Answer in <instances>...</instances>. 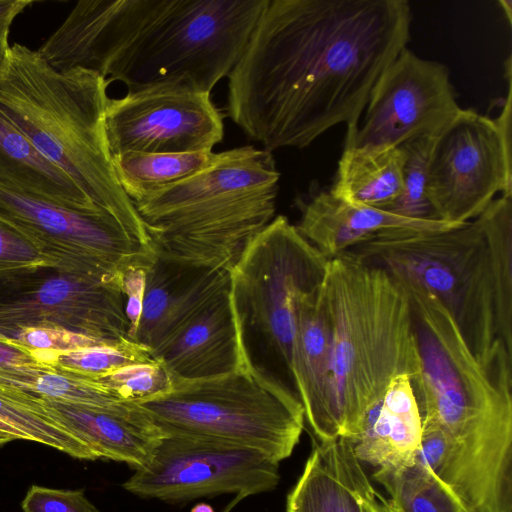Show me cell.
Here are the masks:
<instances>
[{
	"label": "cell",
	"mask_w": 512,
	"mask_h": 512,
	"mask_svg": "<svg viewBox=\"0 0 512 512\" xmlns=\"http://www.w3.org/2000/svg\"><path fill=\"white\" fill-rule=\"evenodd\" d=\"M217 154L126 152L112 156V161L122 189L134 204L204 170L216 160Z\"/></svg>",
	"instance_id": "cell-26"
},
{
	"label": "cell",
	"mask_w": 512,
	"mask_h": 512,
	"mask_svg": "<svg viewBox=\"0 0 512 512\" xmlns=\"http://www.w3.org/2000/svg\"><path fill=\"white\" fill-rule=\"evenodd\" d=\"M0 421L15 429L23 440L47 445L73 458L97 459L86 444L47 416L28 393L0 387Z\"/></svg>",
	"instance_id": "cell-29"
},
{
	"label": "cell",
	"mask_w": 512,
	"mask_h": 512,
	"mask_svg": "<svg viewBox=\"0 0 512 512\" xmlns=\"http://www.w3.org/2000/svg\"><path fill=\"white\" fill-rule=\"evenodd\" d=\"M279 462L216 439L164 432L150 462L123 483L141 498L170 503L235 494V502L274 489Z\"/></svg>",
	"instance_id": "cell-13"
},
{
	"label": "cell",
	"mask_w": 512,
	"mask_h": 512,
	"mask_svg": "<svg viewBox=\"0 0 512 512\" xmlns=\"http://www.w3.org/2000/svg\"><path fill=\"white\" fill-rule=\"evenodd\" d=\"M147 270L131 268L121 279V289L125 300V315L128 321V339L135 338L140 322L146 287Z\"/></svg>",
	"instance_id": "cell-35"
},
{
	"label": "cell",
	"mask_w": 512,
	"mask_h": 512,
	"mask_svg": "<svg viewBox=\"0 0 512 512\" xmlns=\"http://www.w3.org/2000/svg\"><path fill=\"white\" fill-rule=\"evenodd\" d=\"M109 84L90 70H56L37 50L15 43L0 76V111L99 208L147 233L108 147Z\"/></svg>",
	"instance_id": "cell-4"
},
{
	"label": "cell",
	"mask_w": 512,
	"mask_h": 512,
	"mask_svg": "<svg viewBox=\"0 0 512 512\" xmlns=\"http://www.w3.org/2000/svg\"><path fill=\"white\" fill-rule=\"evenodd\" d=\"M10 27H0V76L5 71L10 56V46L8 43Z\"/></svg>",
	"instance_id": "cell-38"
},
{
	"label": "cell",
	"mask_w": 512,
	"mask_h": 512,
	"mask_svg": "<svg viewBox=\"0 0 512 512\" xmlns=\"http://www.w3.org/2000/svg\"><path fill=\"white\" fill-rule=\"evenodd\" d=\"M33 3L31 0H0V27H10L14 18Z\"/></svg>",
	"instance_id": "cell-37"
},
{
	"label": "cell",
	"mask_w": 512,
	"mask_h": 512,
	"mask_svg": "<svg viewBox=\"0 0 512 512\" xmlns=\"http://www.w3.org/2000/svg\"><path fill=\"white\" fill-rule=\"evenodd\" d=\"M268 0H156L106 79L127 92L167 85L211 93L239 61Z\"/></svg>",
	"instance_id": "cell-6"
},
{
	"label": "cell",
	"mask_w": 512,
	"mask_h": 512,
	"mask_svg": "<svg viewBox=\"0 0 512 512\" xmlns=\"http://www.w3.org/2000/svg\"><path fill=\"white\" fill-rule=\"evenodd\" d=\"M321 287L298 303L291 376L305 421L317 441H327L335 436L330 409L331 337Z\"/></svg>",
	"instance_id": "cell-22"
},
{
	"label": "cell",
	"mask_w": 512,
	"mask_h": 512,
	"mask_svg": "<svg viewBox=\"0 0 512 512\" xmlns=\"http://www.w3.org/2000/svg\"><path fill=\"white\" fill-rule=\"evenodd\" d=\"M156 0H81L39 47L54 69L82 68L106 78L110 64L135 34Z\"/></svg>",
	"instance_id": "cell-16"
},
{
	"label": "cell",
	"mask_w": 512,
	"mask_h": 512,
	"mask_svg": "<svg viewBox=\"0 0 512 512\" xmlns=\"http://www.w3.org/2000/svg\"><path fill=\"white\" fill-rule=\"evenodd\" d=\"M153 358L165 366L172 378L181 380L214 378L247 365L230 287L219 293Z\"/></svg>",
	"instance_id": "cell-20"
},
{
	"label": "cell",
	"mask_w": 512,
	"mask_h": 512,
	"mask_svg": "<svg viewBox=\"0 0 512 512\" xmlns=\"http://www.w3.org/2000/svg\"><path fill=\"white\" fill-rule=\"evenodd\" d=\"M421 438L422 422L410 377L399 375L349 440L360 462L381 467L413 460Z\"/></svg>",
	"instance_id": "cell-23"
},
{
	"label": "cell",
	"mask_w": 512,
	"mask_h": 512,
	"mask_svg": "<svg viewBox=\"0 0 512 512\" xmlns=\"http://www.w3.org/2000/svg\"><path fill=\"white\" fill-rule=\"evenodd\" d=\"M300 234L328 259L374 235L390 230L443 231L461 224L435 219H411L340 199L329 191H312L298 198Z\"/></svg>",
	"instance_id": "cell-21"
},
{
	"label": "cell",
	"mask_w": 512,
	"mask_h": 512,
	"mask_svg": "<svg viewBox=\"0 0 512 512\" xmlns=\"http://www.w3.org/2000/svg\"><path fill=\"white\" fill-rule=\"evenodd\" d=\"M30 396L47 416L86 444L97 459L122 462L134 470L142 468L164 436L137 403L94 406Z\"/></svg>",
	"instance_id": "cell-17"
},
{
	"label": "cell",
	"mask_w": 512,
	"mask_h": 512,
	"mask_svg": "<svg viewBox=\"0 0 512 512\" xmlns=\"http://www.w3.org/2000/svg\"><path fill=\"white\" fill-rule=\"evenodd\" d=\"M405 153L397 147H344L335 181L334 196L384 210L401 194Z\"/></svg>",
	"instance_id": "cell-25"
},
{
	"label": "cell",
	"mask_w": 512,
	"mask_h": 512,
	"mask_svg": "<svg viewBox=\"0 0 512 512\" xmlns=\"http://www.w3.org/2000/svg\"><path fill=\"white\" fill-rule=\"evenodd\" d=\"M37 266H57L30 237L0 218V272Z\"/></svg>",
	"instance_id": "cell-33"
},
{
	"label": "cell",
	"mask_w": 512,
	"mask_h": 512,
	"mask_svg": "<svg viewBox=\"0 0 512 512\" xmlns=\"http://www.w3.org/2000/svg\"><path fill=\"white\" fill-rule=\"evenodd\" d=\"M434 140V136H420L400 145L405 153L403 188L385 211L411 219H435L427 197L428 166Z\"/></svg>",
	"instance_id": "cell-31"
},
{
	"label": "cell",
	"mask_w": 512,
	"mask_h": 512,
	"mask_svg": "<svg viewBox=\"0 0 512 512\" xmlns=\"http://www.w3.org/2000/svg\"><path fill=\"white\" fill-rule=\"evenodd\" d=\"M105 132L112 156L213 151L224 137V115L209 93L159 85L109 99Z\"/></svg>",
	"instance_id": "cell-14"
},
{
	"label": "cell",
	"mask_w": 512,
	"mask_h": 512,
	"mask_svg": "<svg viewBox=\"0 0 512 512\" xmlns=\"http://www.w3.org/2000/svg\"><path fill=\"white\" fill-rule=\"evenodd\" d=\"M229 287V269L199 268L156 256L147 270L143 309L134 341L146 347L153 357Z\"/></svg>",
	"instance_id": "cell-18"
},
{
	"label": "cell",
	"mask_w": 512,
	"mask_h": 512,
	"mask_svg": "<svg viewBox=\"0 0 512 512\" xmlns=\"http://www.w3.org/2000/svg\"><path fill=\"white\" fill-rule=\"evenodd\" d=\"M350 251L434 294L476 355L488 353L498 340L512 353V312L500 298L477 218L443 231L380 232Z\"/></svg>",
	"instance_id": "cell-7"
},
{
	"label": "cell",
	"mask_w": 512,
	"mask_h": 512,
	"mask_svg": "<svg viewBox=\"0 0 512 512\" xmlns=\"http://www.w3.org/2000/svg\"><path fill=\"white\" fill-rule=\"evenodd\" d=\"M497 193L512 196L511 117L461 109L435 137L430 155L427 197L434 218L469 222Z\"/></svg>",
	"instance_id": "cell-12"
},
{
	"label": "cell",
	"mask_w": 512,
	"mask_h": 512,
	"mask_svg": "<svg viewBox=\"0 0 512 512\" xmlns=\"http://www.w3.org/2000/svg\"><path fill=\"white\" fill-rule=\"evenodd\" d=\"M23 512H100L83 489L32 485L21 502Z\"/></svg>",
	"instance_id": "cell-34"
},
{
	"label": "cell",
	"mask_w": 512,
	"mask_h": 512,
	"mask_svg": "<svg viewBox=\"0 0 512 512\" xmlns=\"http://www.w3.org/2000/svg\"><path fill=\"white\" fill-rule=\"evenodd\" d=\"M41 365L34 352L18 345L0 342V367Z\"/></svg>",
	"instance_id": "cell-36"
},
{
	"label": "cell",
	"mask_w": 512,
	"mask_h": 512,
	"mask_svg": "<svg viewBox=\"0 0 512 512\" xmlns=\"http://www.w3.org/2000/svg\"><path fill=\"white\" fill-rule=\"evenodd\" d=\"M499 4L501 5L506 18L511 25L512 23V1L511 0H500Z\"/></svg>",
	"instance_id": "cell-39"
},
{
	"label": "cell",
	"mask_w": 512,
	"mask_h": 512,
	"mask_svg": "<svg viewBox=\"0 0 512 512\" xmlns=\"http://www.w3.org/2000/svg\"><path fill=\"white\" fill-rule=\"evenodd\" d=\"M234 506L233 503H231L230 507L228 508V510L224 511V512H229V510Z\"/></svg>",
	"instance_id": "cell-43"
},
{
	"label": "cell",
	"mask_w": 512,
	"mask_h": 512,
	"mask_svg": "<svg viewBox=\"0 0 512 512\" xmlns=\"http://www.w3.org/2000/svg\"><path fill=\"white\" fill-rule=\"evenodd\" d=\"M321 298L331 337L335 438L353 437L395 377L414 383L420 359L409 297L384 268L352 251L329 259Z\"/></svg>",
	"instance_id": "cell-3"
},
{
	"label": "cell",
	"mask_w": 512,
	"mask_h": 512,
	"mask_svg": "<svg viewBox=\"0 0 512 512\" xmlns=\"http://www.w3.org/2000/svg\"><path fill=\"white\" fill-rule=\"evenodd\" d=\"M191 512H214L213 508L206 503H198L191 509Z\"/></svg>",
	"instance_id": "cell-41"
},
{
	"label": "cell",
	"mask_w": 512,
	"mask_h": 512,
	"mask_svg": "<svg viewBox=\"0 0 512 512\" xmlns=\"http://www.w3.org/2000/svg\"><path fill=\"white\" fill-rule=\"evenodd\" d=\"M393 277L412 308L422 427L439 429L446 442L434 475L471 512H512V353L498 340L476 355L434 294Z\"/></svg>",
	"instance_id": "cell-2"
},
{
	"label": "cell",
	"mask_w": 512,
	"mask_h": 512,
	"mask_svg": "<svg viewBox=\"0 0 512 512\" xmlns=\"http://www.w3.org/2000/svg\"><path fill=\"white\" fill-rule=\"evenodd\" d=\"M27 328H61L102 343L128 339L121 286L58 266L0 272V342L11 344Z\"/></svg>",
	"instance_id": "cell-11"
},
{
	"label": "cell",
	"mask_w": 512,
	"mask_h": 512,
	"mask_svg": "<svg viewBox=\"0 0 512 512\" xmlns=\"http://www.w3.org/2000/svg\"><path fill=\"white\" fill-rule=\"evenodd\" d=\"M137 404L163 432L248 447L279 463L292 454L305 423L296 394L248 365L214 378H172L167 393Z\"/></svg>",
	"instance_id": "cell-9"
},
{
	"label": "cell",
	"mask_w": 512,
	"mask_h": 512,
	"mask_svg": "<svg viewBox=\"0 0 512 512\" xmlns=\"http://www.w3.org/2000/svg\"><path fill=\"white\" fill-rule=\"evenodd\" d=\"M410 26L406 0H268L228 76V115L271 153L339 124L345 145Z\"/></svg>",
	"instance_id": "cell-1"
},
{
	"label": "cell",
	"mask_w": 512,
	"mask_h": 512,
	"mask_svg": "<svg viewBox=\"0 0 512 512\" xmlns=\"http://www.w3.org/2000/svg\"><path fill=\"white\" fill-rule=\"evenodd\" d=\"M373 478L400 512H471L462 501L415 458L378 467Z\"/></svg>",
	"instance_id": "cell-27"
},
{
	"label": "cell",
	"mask_w": 512,
	"mask_h": 512,
	"mask_svg": "<svg viewBox=\"0 0 512 512\" xmlns=\"http://www.w3.org/2000/svg\"><path fill=\"white\" fill-rule=\"evenodd\" d=\"M12 440L13 437L10 434L0 431V449Z\"/></svg>",
	"instance_id": "cell-42"
},
{
	"label": "cell",
	"mask_w": 512,
	"mask_h": 512,
	"mask_svg": "<svg viewBox=\"0 0 512 512\" xmlns=\"http://www.w3.org/2000/svg\"><path fill=\"white\" fill-rule=\"evenodd\" d=\"M328 262L286 216L278 215L230 269L231 302L247 365L293 392L298 303L322 286Z\"/></svg>",
	"instance_id": "cell-8"
},
{
	"label": "cell",
	"mask_w": 512,
	"mask_h": 512,
	"mask_svg": "<svg viewBox=\"0 0 512 512\" xmlns=\"http://www.w3.org/2000/svg\"><path fill=\"white\" fill-rule=\"evenodd\" d=\"M279 179L271 152L243 146L134 206L157 257L230 270L274 219Z\"/></svg>",
	"instance_id": "cell-5"
},
{
	"label": "cell",
	"mask_w": 512,
	"mask_h": 512,
	"mask_svg": "<svg viewBox=\"0 0 512 512\" xmlns=\"http://www.w3.org/2000/svg\"><path fill=\"white\" fill-rule=\"evenodd\" d=\"M378 500L380 502V505L382 507L383 512H400L396 508H394L386 498H384L382 495L378 493Z\"/></svg>",
	"instance_id": "cell-40"
},
{
	"label": "cell",
	"mask_w": 512,
	"mask_h": 512,
	"mask_svg": "<svg viewBox=\"0 0 512 512\" xmlns=\"http://www.w3.org/2000/svg\"><path fill=\"white\" fill-rule=\"evenodd\" d=\"M96 380L121 401L133 403L156 398L172 388L171 375L155 358L128 364Z\"/></svg>",
	"instance_id": "cell-32"
},
{
	"label": "cell",
	"mask_w": 512,
	"mask_h": 512,
	"mask_svg": "<svg viewBox=\"0 0 512 512\" xmlns=\"http://www.w3.org/2000/svg\"><path fill=\"white\" fill-rule=\"evenodd\" d=\"M349 438L315 441L286 512H383Z\"/></svg>",
	"instance_id": "cell-19"
},
{
	"label": "cell",
	"mask_w": 512,
	"mask_h": 512,
	"mask_svg": "<svg viewBox=\"0 0 512 512\" xmlns=\"http://www.w3.org/2000/svg\"><path fill=\"white\" fill-rule=\"evenodd\" d=\"M448 68L407 47L373 87L362 123L344 147H397L436 137L460 112Z\"/></svg>",
	"instance_id": "cell-15"
},
{
	"label": "cell",
	"mask_w": 512,
	"mask_h": 512,
	"mask_svg": "<svg viewBox=\"0 0 512 512\" xmlns=\"http://www.w3.org/2000/svg\"><path fill=\"white\" fill-rule=\"evenodd\" d=\"M0 188L75 209L104 211L1 111Z\"/></svg>",
	"instance_id": "cell-24"
},
{
	"label": "cell",
	"mask_w": 512,
	"mask_h": 512,
	"mask_svg": "<svg viewBox=\"0 0 512 512\" xmlns=\"http://www.w3.org/2000/svg\"><path fill=\"white\" fill-rule=\"evenodd\" d=\"M0 218L35 241L58 267L121 286L131 268L148 270L147 233L104 211L81 210L0 188Z\"/></svg>",
	"instance_id": "cell-10"
},
{
	"label": "cell",
	"mask_w": 512,
	"mask_h": 512,
	"mask_svg": "<svg viewBox=\"0 0 512 512\" xmlns=\"http://www.w3.org/2000/svg\"><path fill=\"white\" fill-rule=\"evenodd\" d=\"M0 387L77 404L112 406L125 402L96 379L43 365L0 367Z\"/></svg>",
	"instance_id": "cell-28"
},
{
	"label": "cell",
	"mask_w": 512,
	"mask_h": 512,
	"mask_svg": "<svg viewBox=\"0 0 512 512\" xmlns=\"http://www.w3.org/2000/svg\"><path fill=\"white\" fill-rule=\"evenodd\" d=\"M150 351L136 341L123 339L115 343H98L53 354L47 367L97 379L128 364L152 359Z\"/></svg>",
	"instance_id": "cell-30"
}]
</instances>
